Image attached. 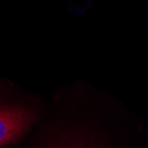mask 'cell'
Here are the masks:
<instances>
[{"mask_svg":"<svg viewBox=\"0 0 148 148\" xmlns=\"http://www.w3.org/2000/svg\"><path fill=\"white\" fill-rule=\"evenodd\" d=\"M36 120L33 107L20 103L0 105V147L20 141Z\"/></svg>","mask_w":148,"mask_h":148,"instance_id":"7a4b0ae2","label":"cell"},{"mask_svg":"<svg viewBox=\"0 0 148 148\" xmlns=\"http://www.w3.org/2000/svg\"><path fill=\"white\" fill-rule=\"evenodd\" d=\"M57 105L63 133L57 148H106L102 136L109 102L102 90L75 81L63 88Z\"/></svg>","mask_w":148,"mask_h":148,"instance_id":"6da1fadb","label":"cell"}]
</instances>
